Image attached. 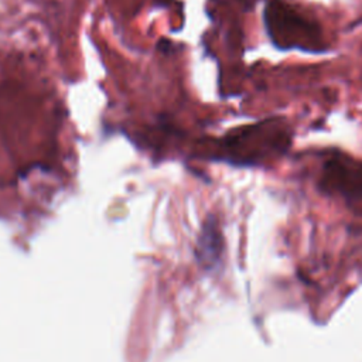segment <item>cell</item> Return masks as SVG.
Masks as SVG:
<instances>
[{
  "label": "cell",
  "instance_id": "6da1fadb",
  "mask_svg": "<svg viewBox=\"0 0 362 362\" xmlns=\"http://www.w3.org/2000/svg\"><path fill=\"white\" fill-rule=\"evenodd\" d=\"M263 20L272 42L280 49L322 52L324 42L318 24L281 0H267Z\"/></svg>",
  "mask_w": 362,
  "mask_h": 362
},
{
  "label": "cell",
  "instance_id": "7a4b0ae2",
  "mask_svg": "<svg viewBox=\"0 0 362 362\" xmlns=\"http://www.w3.org/2000/svg\"><path fill=\"white\" fill-rule=\"evenodd\" d=\"M291 133L280 119H267L240 130L233 146L239 147L235 161L246 165H260L284 154L290 146Z\"/></svg>",
  "mask_w": 362,
  "mask_h": 362
},
{
  "label": "cell",
  "instance_id": "3957f363",
  "mask_svg": "<svg viewBox=\"0 0 362 362\" xmlns=\"http://www.w3.org/2000/svg\"><path fill=\"white\" fill-rule=\"evenodd\" d=\"M318 187L348 201H362V161L341 153L331 154L322 163Z\"/></svg>",
  "mask_w": 362,
  "mask_h": 362
},
{
  "label": "cell",
  "instance_id": "277c9868",
  "mask_svg": "<svg viewBox=\"0 0 362 362\" xmlns=\"http://www.w3.org/2000/svg\"><path fill=\"white\" fill-rule=\"evenodd\" d=\"M197 249L199 262H202L205 266L211 267L219 260V256L222 253V235L214 216H208V219L205 221Z\"/></svg>",
  "mask_w": 362,
  "mask_h": 362
}]
</instances>
